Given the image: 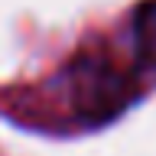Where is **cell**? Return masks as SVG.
I'll use <instances>...</instances> for the list:
<instances>
[{
	"label": "cell",
	"mask_w": 156,
	"mask_h": 156,
	"mask_svg": "<svg viewBox=\"0 0 156 156\" xmlns=\"http://www.w3.org/2000/svg\"><path fill=\"white\" fill-rule=\"evenodd\" d=\"M65 88L81 124H107L136 98V75L107 52H81L65 72Z\"/></svg>",
	"instance_id": "6da1fadb"
},
{
	"label": "cell",
	"mask_w": 156,
	"mask_h": 156,
	"mask_svg": "<svg viewBox=\"0 0 156 156\" xmlns=\"http://www.w3.org/2000/svg\"><path fill=\"white\" fill-rule=\"evenodd\" d=\"M133 58L140 72L156 75V0H143L133 10Z\"/></svg>",
	"instance_id": "7a4b0ae2"
}]
</instances>
